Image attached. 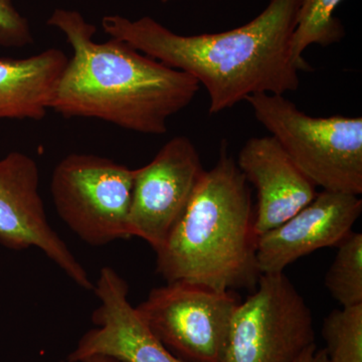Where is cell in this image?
Returning <instances> with one entry per match:
<instances>
[{"label":"cell","instance_id":"1","mask_svg":"<svg viewBox=\"0 0 362 362\" xmlns=\"http://www.w3.org/2000/svg\"><path fill=\"white\" fill-rule=\"evenodd\" d=\"M300 0H271L246 25L218 33L177 35L150 16H105L102 28L163 65L206 88L209 114L233 108L258 94L285 95L300 85L291 39Z\"/></svg>","mask_w":362,"mask_h":362},{"label":"cell","instance_id":"2","mask_svg":"<svg viewBox=\"0 0 362 362\" xmlns=\"http://www.w3.org/2000/svg\"><path fill=\"white\" fill-rule=\"evenodd\" d=\"M70 44L51 109L65 118H93L147 135L168 132L169 118L194 101L201 85L123 40L95 42L96 26L73 9L47 21Z\"/></svg>","mask_w":362,"mask_h":362},{"label":"cell","instance_id":"3","mask_svg":"<svg viewBox=\"0 0 362 362\" xmlns=\"http://www.w3.org/2000/svg\"><path fill=\"white\" fill-rule=\"evenodd\" d=\"M255 211L249 182L221 144L185 213L156 252V270L166 282H187L216 291L258 284Z\"/></svg>","mask_w":362,"mask_h":362},{"label":"cell","instance_id":"4","mask_svg":"<svg viewBox=\"0 0 362 362\" xmlns=\"http://www.w3.org/2000/svg\"><path fill=\"white\" fill-rule=\"evenodd\" d=\"M246 102L316 187L362 194L361 117L309 116L285 95H252Z\"/></svg>","mask_w":362,"mask_h":362},{"label":"cell","instance_id":"5","mask_svg":"<svg viewBox=\"0 0 362 362\" xmlns=\"http://www.w3.org/2000/svg\"><path fill=\"white\" fill-rule=\"evenodd\" d=\"M135 169L105 157L71 153L52 173L57 213L81 240L104 246L130 239L131 197Z\"/></svg>","mask_w":362,"mask_h":362},{"label":"cell","instance_id":"6","mask_svg":"<svg viewBox=\"0 0 362 362\" xmlns=\"http://www.w3.org/2000/svg\"><path fill=\"white\" fill-rule=\"evenodd\" d=\"M257 285L233 313L225 362H294L315 344L311 309L284 273Z\"/></svg>","mask_w":362,"mask_h":362},{"label":"cell","instance_id":"7","mask_svg":"<svg viewBox=\"0 0 362 362\" xmlns=\"http://www.w3.org/2000/svg\"><path fill=\"white\" fill-rule=\"evenodd\" d=\"M240 300L235 291L171 282L135 307L150 331L189 362H225L230 323Z\"/></svg>","mask_w":362,"mask_h":362},{"label":"cell","instance_id":"8","mask_svg":"<svg viewBox=\"0 0 362 362\" xmlns=\"http://www.w3.org/2000/svg\"><path fill=\"white\" fill-rule=\"evenodd\" d=\"M206 169L194 143L175 136L146 165L135 169L129 211L131 238L160 249L185 213Z\"/></svg>","mask_w":362,"mask_h":362},{"label":"cell","instance_id":"9","mask_svg":"<svg viewBox=\"0 0 362 362\" xmlns=\"http://www.w3.org/2000/svg\"><path fill=\"white\" fill-rule=\"evenodd\" d=\"M39 187L32 157L13 151L0 159V244L16 251L37 247L76 284L94 290L84 267L47 221Z\"/></svg>","mask_w":362,"mask_h":362},{"label":"cell","instance_id":"10","mask_svg":"<svg viewBox=\"0 0 362 362\" xmlns=\"http://www.w3.org/2000/svg\"><path fill=\"white\" fill-rule=\"evenodd\" d=\"M128 290L114 269H102L94 288L100 301L92 317L96 327L83 335L68 361L101 354L124 362H189L175 356L150 331L130 304Z\"/></svg>","mask_w":362,"mask_h":362},{"label":"cell","instance_id":"11","mask_svg":"<svg viewBox=\"0 0 362 362\" xmlns=\"http://www.w3.org/2000/svg\"><path fill=\"white\" fill-rule=\"evenodd\" d=\"M362 213L358 195L323 190L282 225L259 235V273H284L298 259L323 247H338Z\"/></svg>","mask_w":362,"mask_h":362},{"label":"cell","instance_id":"12","mask_svg":"<svg viewBox=\"0 0 362 362\" xmlns=\"http://www.w3.org/2000/svg\"><path fill=\"white\" fill-rule=\"evenodd\" d=\"M235 162L257 190L254 226L258 237L291 218L318 194L316 185L271 135L247 140Z\"/></svg>","mask_w":362,"mask_h":362},{"label":"cell","instance_id":"13","mask_svg":"<svg viewBox=\"0 0 362 362\" xmlns=\"http://www.w3.org/2000/svg\"><path fill=\"white\" fill-rule=\"evenodd\" d=\"M68 59L54 47L25 59L0 58V120H42Z\"/></svg>","mask_w":362,"mask_h":362},{"label":"cell","instance_id":"14","mask_svg":"<svg viewBox=\"0 0 362 362\" xmlns=\"http://www.w3.org/2000/svg\"><path fill=\"white\" fill-rule=\"evenodd\" d=\"M343 0H300L296 26L291 39V56L298 71H308L311 66L304 52L312 45L329 47L345 35L344 26L335 16Z\"/></svg>","mask_w":362,"mask_h":362},{"label":"cell","instance_id":"15","mask_svg":"<svg viewBox=\"0 0 362 362\" xmlns=\"http://www.w3.org/2000/svg\"><path fill=\"white\" fill-rule=\"evenodd\" d=\"M325 287L341 307L362 304V235L351 233L338 246L325 276Z\"/></svg>","mask_w":362,"mask_h":362},{"label":"cell","instance_id":"16","mask_svg":"<svg viewBox=\"0 0 362 362\" xmlns=\"http://www.w3.org/2000/svg\"><path fill=\"white\" fill-rule=\"evenodd\" d=\"M322 335L329 362H362V304L330 312Z\"/></svg>","mask_w":362,"mask_h":362},{"label":"cell","instance_id":"17","mask_svg":"<svg viewBox=\"0 0 362 362\" xmlns=\"http://www.w3.org/2000/svg\"><path fill=\"white\" fill-rule=\"evenodd\" d=\"M33 42L30 23L16 8L13 0H0V45L23 47Z\"/></svg>","mask_w":362,"mask_h":362},{"label":"cell","instance_id":"18","mask_svg":"<svg viewBox=\"0 0 362 362\" xmlns=\"http://www.w3.org/2000/svg\"><path fill=\"white\" fill-rule=\"evenodd\" d=\"M316 350V344L311 345L308 349H305L294 362H314Z\"/></svg>","mask_w":362,"mask_h":362},{"label":"cell","instance_id":"19","mask_svg":"<svg viewBox=\"0 0 362 362\" xmlns=\"http://www.w3.org/2000/svg\"><path fill=\"white\" fill-rule=\"evenodd\" d=\"M82 362H124L120 359L115 358V357L108 356H101V354H97V356H92L84 359Z\"/></svg>","mask_w":362,"mask_h":362},{"label":"cell","instance_id":"20","mask_svg":"<svg viewBox=\"0 0 362 362\" xmlns=\"http://www.w3.org/2000/svg\"><path fill=\"white\" fill-rule=\"evenodd\" d=\"M314 362H329L327 356H326L325 350H316L315 356H314Z\"/></svg>","mask_w":362,"mask_h":362},{"label":"cell","instance_id":"21","mask_svg":"<svg viewBox=\"0 0 362 362\" xmlns=\"http://www.w3.org/2000/svg\"><path fill=\"white\" fill-rule=\"evenodd\" d=\"M162 4H168V2L171 1V0H160Z\"/></svg>","mask_w":362,"mask_h":362}]
</instances>
